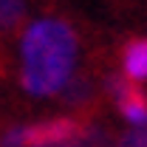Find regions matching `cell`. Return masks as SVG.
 <instances>
[{"label": "cell", "instance_id": "6da1fadb", "mask_svg": "<svg viewBox=\"0 0 147 147\" xmlns=\"http://www.w3.org/2000/svg\"><path fill=\"white\" fill-rule=\"evenodd\" d=\"M20 85L28 96H54L71 79L79 37L74 26L62 17H42L31 23L20 40Z\"/></svg>", "mask_w": 147, "mask_h": 147}, {"label": "cell", "instance_id": "7a4b0ae2", "mask_svg": "<svg viewBox=\"0 0 147 147\" xmlns=\"http://www.w3.org/2000/svg\"><path fill=\"white\" fill-rule=\"evenodd\" d=\"M88 122L76 116H51L31 125H9L0 130V147H40V144H74Z\"/></svg>", "mask_w": 147, "mask_h": 147}, {"label": "cell", "instance_id": "3957f363", "mask_svg": "<svg viewBox=\"0 0 147 147\" xmlns=\"http://www.w3.org/2000/svg\"><path fill=\"white\" fill-rule=\"evenodd\" d=\"M102 93L116 105L122 119L133 127H147V91L119 71L102 74Z\"/></svg>", "mask_w": 147, "mask_h": 147}, {"label": "cell", "instance_id": "277c9868", "mask_svg": "<svg viewBox=\"0 0 147 147\" xmlns=\"http://www.w3.org/2000/svg\"><path fill=\"white\" fill-rule=\"evenodd\" d=\"M59 96V105L71 110V116L82 119V122H93L96 113L102 108V82H96L91 68H82V71H74L71 79L62 85Z\"/></svg>", "mask_w": 147, "mask_h": 147}, {"label": "cell", "instance_id": "5b68a950", "mask_svg": "<svg viewBox=\"0 0 147 147\" xmlns=\"http://www.w3.org/2000/svg\"><path fill=\"white\" fill-rule=\"evenodd\" d=\"M122 74L133 82H147V37H127L119 45Z\"/></svg>", "mask_w": 147, "mask_h": 147}, {"label": "cell", "instance_id": "8992f818", "mask_svg": "<svg viewBox=\"0 0 147 147\" xmlns=\"http://www.w3.org/2000/svg\"><path fill=\"white\" fill-rule=\"evenodd\" d=\"M26 23V0H0V37H11Z\"/></svg>", "mask_w": 147, "mask_h": 147}, {"label": "cell", "instance_id": "52a82bcc", "mask_svg": "<svg viewBox=\"0 0 147 147\" xmlns=\"http://www.w3.org/2000/svg\"><path fill=\"white\" fill-rule=\"evenodd\" d=\"M74 147H116V136L113 130L105 125H96V119L85 125V130L79 133V139L74 142Z\"/></svg>", "mask_w": 147, "mask_h": 147}, {"label": "cell", "instance_id": "ba28073f", "mask_svg": "<svg viewBox=\"0 0 147 147\" xmlns=\"http://www.w3.org/2000/svg\"><path fill=\"white\" fill-rule=\"evenodd\" d=\"M116 147H147V127H133L116 139Z\"/></svg>", "mask_w": 147, "mask_h": 147}, {"label": "cell", "instance_id": "9c48e42d", "mask_svg": "<svg viewBox=\"0 0 147 147\" xmlns=\"http://www.w3.org/2000/svg\"><path fill=\"white\" fill-rule=\"evenodd\" d=\"M9 74V54H6V48L0 45V76H6Z\"/></svg>", "mask_w": 147, "mask_h": 147}, {"label": "cell", "instance_id": "30bf717a", "mask_svg": "<svg viewBox=\"0 0 147 147\" xmlns=\"http://www.w3.org/2000/svg\"><path fill=\"white\" fill-rule=\"evenodd\" d=\"M40 147H74V144H40Z\"/></svg>", "mask_w": 147, "mask_h": 147}]
</instances>
